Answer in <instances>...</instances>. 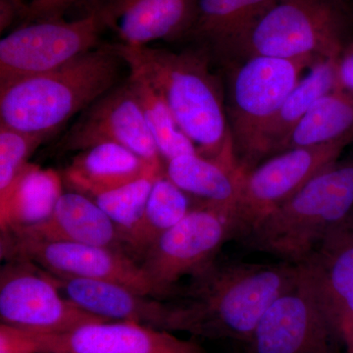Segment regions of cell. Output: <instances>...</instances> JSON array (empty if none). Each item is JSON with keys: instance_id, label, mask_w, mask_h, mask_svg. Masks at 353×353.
<instances>
[{"instance_id": "obj_30", "label": "cell", "mask_w": 353, "mask_h": 353, "mask_svg": "<svg viewBox=\"0 0 353 353\" xmlns=\"http://www.w3.org/2000/svg\"><path fill=\"white\" fill-rule=\"evenodd\" d=\"M0 353H37L34 343L21 330L0 324Z\"/></svg>"}, {"instance_id": "obj_26", "label": "cell", "mask_w": 353, "mask_h": 353, "mask_svg": "<svg viewBox=\"0 0 353 353\" xmlns=\"http://www.w3.org/2000/svg\"><path fill=\"white\" fill-rule=\"evenodd\" d=\"M128 82L141 104L146 125L164 163L182 155L199 153L157 90L134 74L130 73Z\"/></svg>"}, {"instance_id": "obj_11", "label": "cell", "mask_w": 353, "mask_h": 353, "mask_svg": "<svg viewBox=\"0 0 353 353\" xmlns=\"http://www.w3.org/2000/svg\"><path fill=\"white\" fill-rule=\"evenodd\" d=\"M352 137L326 145L285 150L245 172L234 211V238L241 240L316 174L336 161Z\"/></svg>"}, {"instance_id": "obj_2", "label": "cell", "mask_w": 353, "mask_h": 353, "mask_svg": "<svg viewBox=\"0 0 353 353\" xmlns=\"http://www.w3.org/2000/svg\"><path fill=\"white\" fill-rule=\"evenodd\" d=\"M113 46L130 73L145 80L166 102L199 154L241 169L228 124L224 83L213 71L214 61L208 50Z\"/></svg>"}, {"instance_id": "obj_22", "label": "cell", "mask_w": 353, "mask_h": 353, "mask_svg": "<svg viewBox=\"0 0 353 353\" xmlns=\"http://www.w3.org/2000/svg\"><path fill=\"white\" fill-rule=\"evenodd\" d=\"M336 58L316 62L292 88L262 132L259 145L260 163L278 154L294 128L316 102L336 90Z\"/></svg>"}, {"instance_id": "obj_9", "label": "cell", "mask_w": 353, "mask_h": 353, "mask_svg": "<svg viewBox=\"0 0 353 353\" xmlns=\"http://www.w3.org/2000/svg\"><path fill=\"white\" fill-rule=\"evenodd\" d=\"M292 285L271 303L252 338L250 353H340V334L303 264Z\"/></svg>"}, {"instance_id": "obj_17", "label": "cell", "mask_w": 353, "mask_h": 353, "mask_svg": "<svg viewBox=\"0 0 353 353\" xmlns=\"http://www.w3.org/2000/svg\"><path fill=\"white\" fill-rule=\"evenodd\" d=\"M1 234L32 241L105 246L125 252L122 234L113 221L94 199L74 190L63 192L48 219Z\"/></svg>"}, {"instance_id": "obj_18", "label": "cell", "mask_w": 353, "mask_h": 353, "mask_svg": "<svg viewBox=\"0 0 353 353\" xmlns=\"http://www.w3.org/2000/svg\"><path fill=\"white\" fill-rule=\"evenodd\" d=\"M301 264L338 332L353 323V236L332 233Z\"/></svg>"}, {"instance_id": "obj_27", "label": "cell", "mask_w": 353, "mask_h": 353, "mask_svg": "<svg viewBox=\"0 0 353 353\" xmlns=\"http://www.w3.org/2000/svg\"><path fill=\"white\" fill-rule=\"evenodd\" d=\"M162 173L164 171L150 172L118 189L92 197L95 203L120 230L123 239L141 219L150 199L153 183Z\"/></svg>"}, {"instance_id": "obj_19", "label": "cell", "mask_w": 353, "mask_h": 353, "mask_svg": "<svg viewBox=\"0 0 353 353\" xmlns=\"http://www.w3.org/2000/svg\"><path fill=\"white\" fill-rule=\"evenodd\" d=\"M152 171L164 169L146 163L124 146L101 143L77 153L62 178L72 190L92 199Z\"/></svg>"}, {"instance_id": "obj_1", "label": "cell", "mask_w": 353, "mask_h": 353, "mask_svg": "<svg viewBox=\"0 0 353 353\" xmlns=\"http://www.w3.org/2000/svg\"><path fill=\"white\" fill-rule=\"evenodd\" d=\"M299 265L216 261L172 299L169 332L248 343L271 303L296 281Z\"/></svg>"}, {"instance_id": "obj_13", "label": "cell", "mask_w": 353, "mask_h": 353, "mask_svg": "<svg viewBox=\"0 0 353 353\" xmlns=\"http://www.w3.org/2000/svg\"><path fill=\"white\" fill-rule=\"evenodd\" d=\"M101 143H116L136 153L146 163L165 169L141 104L128 80L116 85L81 113L58 148L82 152Z\"/></svg>"}, {"instance_id": "obj_16", "label": "cell", "mask_w": 353, "mask_h": 353, "mask_svg": "<svg viewBox=\"0 0 353 353\" xmlns=\"http://www.w3.org/2000/svg\"><path fill=\"white\" fill-rule=\"evenodd\" d=\"M48 275L66 299L90 314L169 332L170 311L166 301L110 281Z\"/></svg>"}, {"instance_id": "obj_7", "label": "cell", "mask_w": 353, "mask_h": 353, "mask_svg": "<svg viewBox=\"0 0 353 353\" xmlns=\"http://www.w3.org/2000/svg\"><path fill=\"white\" fill-rule=\"evenodd\" d=\"M106 29L103 6L80 19L34 21L14 30L0 41V85L75 61L101 46Z\"/></svg>"}, {"instance_id": "obj_29", "label": "cell", "mask_w": 353, "mask_h": 353, "mask_svg": "<svg viewBox=\"0 0 353 353\" xmlns=\"http://www.w3.org/2000/svg\"><path fill=\"white\" fill-rule=\"evenodd\" d=\"M79 0H30L22 16L28 22L57 19Z\"/></svg>"}, {"instance_id": "obj_10", "label": "cell", "mask_w": 353, "mask_h": 353, "mask_svg": "<svg viewBox=\"0 0 353 353\" xmlns=\"http://www.w3.org/2000/svg\"><path fill=\"white\" fill-rule=\"evenodd\" d=\"M0 320L12 328L41 334L68 333L110 320L70 301L48 273L29 260H7L0 271Z\"/></svg>"}, {"instance_id": "obj_31", "label": "cell", "mask_w": 353, "mask_h": 353, "mask_svg": "<svg viewBox=\"0 0 353 353\" xmlns=\"http://www.w3.org/2000/svg\"><path fill=\"white\" fill-rule=\"evenodd\" d=\"M336 90L353 97V44L336 58Z\"/></svg>"}, {"instance_id": "obj_6", "label": "cell", "mask_w": 353, "mask_h": 353, "mask_svg": "<svg viewBox=\"0 0 353 353\" xmlns=\"http://www.w3.org/2000/svg\"><path fill=\"white\" fill-rule=\"evenodd\" d=\"M317 61L253 57L221 64L234 154L248 172L260 163L262 132L288 95Z\"/></svg>"}, {"instance_id": "obj_5", "label": "cell", "mask_w": 353, "mask_h": 353, "mask_svg": "<svg viewBox=\"0 0 353 353\" xmlns=\"http://www.w3.org/2000/svg\"><path fill=\"white\" fill-rule=\"evenodd\" d=\"M343 50V16L336 0H277L215 57L224 64L253 57L319 61Z\"/></svg>"}, {"instance_id": "obj_28", "label": "cell", "mask_w": 353, "mask_h": 353, "mask_svg": "<svg viewBox=\"0 0 353 353\" xmlns=\"http://www.w3.org/2000/svg\"><path fill=\"white\" fill-rule=\"evenodd\" d=\"M46 139L0 126V201L6 199L32 153Z\"/></svg>"}, {"instance_id": "obj_15", "label": "cell", "mask_w": 353, "mask_h": 353, "mask_svg": "<svg viewBox=\"0 0 353 353\" xmlns=\"http://www.w3.org/2000/svg\"><path fill=\"white\" fill-rule=\"evenodd\" d=\"M104 6L108 29L132 48L188 38L197 15V0H111Z\"/></svg>"}, {"instance_id": "obj_8", "label": "cell", "mask_w": 353, "mask_h": 353, "mask_svg": "<svg viewBox=\"0 0 353 353\" xmlns=\"http://www.w3.org/2000/svg\"><path fill=\"white\" fill-rule=\"evenodd\" d=\"M234 238L231 213L199 203L145 253L139 264L160 299L168 301L183 278L192 277L216 261L222 246Z\"/></svg>"}, {"instance_id": "obj_24", "label": "cell", "mask_w": 353, "mask_h": 353, "mask_svg": "<svg viewBox=\"0 0 353 353\" xmlns=\"http://www.w3.org/2000/svg\"><path fill=\"white\" fill-rule=\"evenodd\" d=\"M192 208L189 196L179 189L165 175V172L160 174L153 183L145 212L136 226L123 239L125 250L141 259Z\"/></svg>"}, {"instance_id": "obj_25", "label": "cell", "mask_w": 353, "mask_h": 353, "mask_svg": "<svg viewBox=\"0 0 353 353\" xmlns=\"http://www.w3.org/2000/svg\"><path fill=\"white\" fill-rule=\"evenodd\" d=\"M353 132V97L334 90L321 97L294 128L280 152L326 145ZM278 153V154H279Z\"/></svg>"}, {"instance_id": "obj_21", "label": "cell", "mask_w": 353, "mask_h": 353, "mask_svg": "<svg viewBox=\"0 0 353 353\" xmlns=\"http://www.w3.org/2000/svg\"><path fill=\"white\" fill-rule=\"evenodd\" d=\"M63 178L51 168L29 163L6 199L0 201L1 233L48 219L63 194Z\"/></svg>"}, {"instance_id": "obj_4", "label": "cell", "mask_w": 353, "mask_h": 353, "mask_svg": "<svg viewBox=\"0 0 353 353\" xmlns=\"http://www.w3.org/2000/svg\"><path fill=\"white\" fill-rule=\"evenodd\" d=\"M353 209V158L333 162L241 240L292 264L306 261Z\"/></svg>"}, {"instance_id": "obj_32", "label": "cell", "mask_w": 353, "mask_h": 353, "mask_svg": "<svg viewBox=\"0 0 353 353\" xmlns=\"http://www.w3.org/2000/svg\"><path fill=\"white\" fill-rule=\"evenodd\" d=\"M339 333L343 347L347 348L348 353H353V323L341 327Z\"/></svg>"}, {"instance_id": "obj_23", "label": "cell", "mask_w": 353, "mask_h": 353, "mask_svg": "<svg viewBox=\"0 0 353 353\" xmlns=\"http://www.w3.org/2000/svg\"><path fill=\"white\" fill-rule=\"evenodd\" d=\"M277 0H197L189 38L217 57Z\"/></svg>"}, {"instance_id": "obj_14", "label": "cell", "mask_w": 353, "mask_h": 353, "mask_svg": "<svg viewBox=\"0 0 353 353\" xmlns=\"http://www.w3.org/2000/svg\"><path fill=\"white\" fill-rule=\"evenodd\" d=\"M23 332L37 353H208L196 341L132 322L94 323L57 334Z\"/></svg>"}, {"instance_id": "obj_12", "label": "cell", "mask_w": 353, "mask_h": 353, "mask_svg": "<svg viewBox=\"0 0 353 353\" xmlns=\"http://www.w3.org/2000/svg\"><path fill=\"white\" fill-rule=\"evenodd\" d=\"M1 257L29 260L59 277L110 281L160 299L141 264L123 250L105 246L39 241L1 234Z\"/></svg>"}, {"instance_id": "obj_33", "label": "cell", "mask_w": 353, "mask_h": 353, "mask_svg": "<svg viewBox=\"0 0 353 353\" xmlns=\"http://www.w3.org/2000/svg\"><path fill=\"white\" fill-rule=\"evenodd\" d=\"M333 233L345 234H348V236H353V209L352 212H350V214L348 215L347 219L343 221V222L341 223L340 226H339L338 228H336V230H334Z\"/></svg>"}, {"instance_id": "obj_3", "label": "cell", "mask_w": 353, "mask_h": 353, "mask_svg": "<svg viewBox=\"0 0 353 353\" xmlns=\"http://www.w3.org/2000/svg\"><path fill=\"white\" fill-rule=\"evenodd\" d=\"M124 64L113 46L71 63L0 85V126L48 139L118 85Z\"/></svg>"}, {"instance_id": "obj_20", "label": "cell", "mask_w": 353, "mask_h": 353, "mask_svg": "<svg viewBox=\"0 0 353 353\" xmlns=\"http://www.w3.org/2000/svg\"><path fill=\"white\" fill-rule=\"evenodd\" d=\"M164 172L188 196L196 197L199 203L228 211L234 219L245 171L192 153L166 162Z\"/></svg>"}]
</instances>
